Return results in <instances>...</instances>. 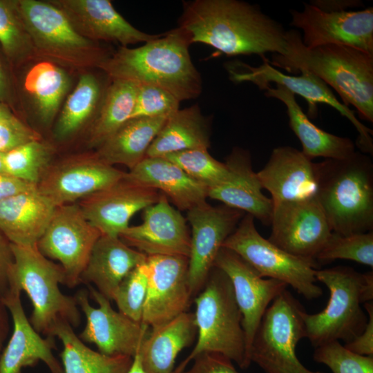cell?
<instances>
[{"instance_id": "cell-1", "label": "cell", "mask_w": 373, "mask_h": 373, "mask_svg": "<svg viewBox=\"0 0 373 373\" xmlns=\"http://www.w3.org/2000/svg\"><path fill=\"white\" fill-rule=\"evenodd\" d=\"M178 28L191 44L202 43L229 56L267 52L283 55L286 31L254 5L238 0H195L184 3Z\"/></svg>"}, {"instance_id": "cell-2", "label": "cell", "mask_w": 373, "mask_h": 373, "mask_svg": "<svg viewBox=\"0 0 373 373\" xmlns=\"http://www.w3.org/2000/svg\"><path fill=\"white\" fill-rule=\"evenodd\" d=\"M286 52L274 54L271 66L291 73L309 72L353 106L361 119L373 122V55L343 45L308 48L298 30L286 31Z\"/></svg>"}, {"instance_id": "cell-3", "label": "cell", "mask_w": 373, "mask_h": 373, "mask_svg": "<svg viewBox=\"0 0 373 373\" xmlns=\"http://www.w3.org/2000/svg\"><path fill=\"white\" fill-rule=\"evenodd\" d=\"M189 37L180 28L130 48L121 46L99 66L113 80L151 85L169 92L180 102L201 93V76L189 52Z\"/></svg>"}, {"instance_id": "cell-4", "label": "cell", "mask_w": 373, "mask_h": 373, "mask_svg": "<svg viewBox=\"0 0 373 373\" xmlns=\"http://www.w3.org/2000/svg\"><path fill=\"white\" fill-rule=\"evenodd\" d=\"M316 197L332 230L340 235L373 230V163L355 151L343 160L317 162Z\"/></svg>"}, {"instance_id": "cell-5", "label": "cell", "mask_w": 373, "mask_h": 373, "mask_svg": "<svg viewBox=\"0 0 373 373\" xmlns=\"http://www.w3.org/2000/svg\"><path fill=\"white\" fill-rule=\"evenodd\" d=\"M194 313L197 342L191 353L175 368L182 373L198 354L216 352L229 358L240 368L251 361L242 326V314L228 276L213 267L199 294L195 297Z\"/></svg>"}, {"instance_id": "cell-6", "label": "cell", "mask_w": 373, "mask_h": 373, "mask_svg": "<svg viewBox=\"0 0 373 373\" xmlns=\"http://www.w3.org/2000/svg\"><path fill=\"white\" fill-rule=\"evenodd\" d=\"M10 245L13 264L10 287L15 284L28 294L33 307L29 321L35 331L52 336L55 324L59 321L73 327H78L81 314L77 299L75 296L64 294L59 287V284L66 283L63 267L44 256L37 245Z\"/></svg>"}, {"instance_id": "cell-7", "label": "cell", "mask_w": 373, "mask_h": 373, "mask_svg": "<svg viewBox=\"0 0 373 373\" xmlns=\"http://www.w3.org/2000/svg\"><path fill=\"white\" fill-rule=\"evenodd\" d=\"M315 277L327 287L329 298L321 312H304L305 338L315 348L334 341L350 342L363 332L367 321L361 307L363 274L352 267L336 266L316 269Z\"/></svg>"}, {"instance_id": "cell-8", "label": "cell", "mask_w": 373, "mask_h": 373, "mask_svg": "<svg viewBox=\"0 0 373 373\" xmlns=\"http://www.w3.org/2000/svg\"><path fill=\"white\" fill-rule=\"evenodd\" d=\"M305 309L286 289L269 305L256 332L249 356L265 373H325L307 368L296 347L305 338Z\"/></svg>"}, {"instance_id": "cell-9", "label": "cell", "mask_w": 373, "mask_h": 373, "mask_svg": "<svg viewBox=\"0 0 373 373\" xmlns=\"http://www.w3.org/2000/svg\"><path fill=\"white\" fill-rule=\"evenodd\" d=\"M35 52L68 66H99L107 58L79 35L64 12L50 2L15 0Z\"/></svg>"}, {"instance_id": "cell-10", "label": "cell", "mask_w": 373, "mask_h": 373, "mask_svg": "<svg viewBox=\"0 0 373 373\" xmlns=\"http://www.w3.org/2000/svg\"><path fill=\"white\" fill-rule=\"evenodd\" d=\"M255 218L246 213L222 247L233 251L266 278L282 281L307 300L319 298L323 289L316 284L318 262L293 256L263 238Z\"/></svg>"}, {"instance_id": "cell-11", "label": "cell", "mask_w": 373, "mask_h": 373, "mask_svg": "<svg viewBox=\"0 0 373 373\" xmlns=\"http://www.w3.org/2000/svg\"><path fill=\"white\" fill-rule=\"evenodd\" d=\"M101 233L84 217L77 203L56 207L44 233L37 243L47 258L60 262L69 288L79 283L81 275Z\"/></svg>"}, {"instance_id": "cell-12", "label": "cell", "mask_w": 373, "mask_h": 373, "mask_svg": "<svg viewBox=\"0 0 373 373\" xmlns=\"http://www.w3.org/2000/svg\"><path fill=\"white\" fill-rule=\"evenodd\" d=\"M79 290L75 297L86 318L79 338L95 344L102 354L133 357L149 332L148 326L134 321L113 309L108 299L91 285Z\"/></svg>"}, {"instance_id": "cell-13", "label": "cell", "mask_w": 373, "mask_h": 373, "mask_svg": "<svg viewBox=\"0 0 373 373\" xmlns=\"http://www.w3.org/2000/svg\"><path fill=\"white\" fill-rule=\"evenodd\" d=\"M290 25L303 31L308 48L343 45L373 55V8L354 11L323 10L305 3L302 11L291 10Z\"/></svg>"}, {"instance_id": "cell-14", "label": "cell", "mask_w": 373, "mask_h": 373, "mask_svg": "<svg viewBox=\"0 0 373 373\" xmlns=\"http://www.w3.org/2000/svg\"><path fill=\"white\" fill-rule=\"evenodd\" d=\"M262 59V64L258 67L240 63V66L244 68L242 72L229 68L231 79L236 82H251L265 90L269 88L271 83L283 86L294 95H298L306 100L308 114L312 117L317 115V104H324L332 106L356 128L358 137L355 145L360 149V152L372 155V130L361 123L349 106L338 101L331 88L323 81L307 71L300 72L299 75L284 74L273 67L265 57Z\"/></svg>"}, {"instance_id": "cell-15", "label": "cell", "mask_w": 373, "mask_h": 373, "mask_svg": "<svg viewBox=\"0 0 373 373\" xmlns=\"http://www.w3.org/2000/svg\"><path fill=\"white\" fill-rule=\"evenodd\" d=\"M270 226L267 239L271 242L293 256L314 261L332 233L316 196L274 204Z\"/></svg>"}, {"instance_id": "cell-16", "label": "cell", "mask_w": 373, "mask_h": 373, "mask_svg": "<svg viewBox=\"0 0 373 373\" xmlns=\"http://www.w3.org/2000/svg\"><path fill=\"white\" fill-rule=\"evenodd\" d=\"M244 212L207 202L187 211L191 227L189 283L193 298L202 290L222 245L235 230Z\"/></svg>"}, {"instance_id": "cell-17", "label": "cell", "mask_w": 373, "mask_h": 373, "mask_svg": "<svg viewBox=\"0 0 373 373\" xmlns=\"http://www.w3.org/2000/svg\"><path fill=\"white\" fill-rule=\"evenodd\" d=\"M147 294L142 323L151 329L187 312L193 298L189 283V258L149 256Z\"/></svg>"}, {"instance_id": "cell-18", "label": "cell", "mask_w": 373, "mask_h": 373, "mask_svg": "<svg viewBox=\"0 0 373 373\" xmlns=\"http://www.w3.org/2000/svg\"><path fill=\"white\" fill-rule=\"evenodd\" d=\"M123 172L95 154L70 159L48 168L37 190L55 207L76 203L118 182Z\"/></svg>"}, {"instance_id": "cell-19", "label": "cell", "mask_w": 373, "mask_h": 373, "mask_svg": "<svg viewBox=\"0 0 373 373\" xmlns=\"http://www.w3.org/2000/svg\"><path fill=\"white\" fill-rule=\"evenodd\" d=\"M214 267L224 271L231 281L242 314V326L249 356L253 338L265 311L287 285L278 280L261 277L240 256L224 247L219 251Z\"/></svg>"}, {"instance_id": "cell-20", "label": "cell", "mask_w": 373, "mask_h": 373, "mask_svg": "<svg viewBox=\"0 0 373 373\" xmlns=\"http://www.w3.org/2000/svg\"><path fill=\"white\" fill-rule=\"evenodd\" d=\"M119 238L146 256H180L189 258L191 234L186 221L168 198L161 194L158 201L144 209L143 222L129 226Z\"/></svg>"}, {"instance_id": "cell-21", "label": "cell", "mask_w": 373, "mask_h": 373, "mask_svg": "<svg viewBox=\"0 0 373 373\" xmlns=\"http://www.w3.org/2000/svg\"><path fill=\"white\" fill-rule=\"evenodd\" d=\"M160 195L155 189L124 178L77 203L102 235L119 237L129 227L133 216L156 203Z\"/></svg>"}, {"instance_id": "cell-22", "label": "cell", "mask_w": 373, "mask_h": 373, "mask_svg": "<svg viewBox=\"0 0 373 373\" xmlns=\"http://www.w3.org/2000/svg\"><path fill=\"white\" fill-rule=\"evenodd\" d=\"M21 290L12 285L1 299L10 313L14 329L0 355V373H21L23 367L42 361L51 373H64L62 365L54 356L55 337L42 338L33 328L23 310Z\"/></svg>"}, {"instance_id": "cell-23", "label": "cell", "mask_w": 373, "mask_h": 373, "mask_svg": "<svg viewBox=\"0 0 373 373\" xmlns=\"http://www.w3.org/2000/svg\"><path fill=\"white\" fill-rule=\"evenodd\" d=\"M257 175L262 189L271 194L274 204L316 196L317 163L292 146L274 148Z\"/></svg>"}, {"instance_id": "cell-24", "label": "cell", "mask_w": 373, "mask_h": 373, "mask_svg": "<svg viewBox=\"0 0 373 373\" xmlns=\"http://www.w3.org/2000/svg\"><path fill=\"white\" fill-rule=\"evenodd\" d=\"M59 8L75 30L84 37L119 43L122 47L147 42L161 35L147 34L129 23L108 0H58Z\"/></svg>"}, {"instance_id": "cell-25", "label": "cell", "mask_w": 373, "mask_h": 373, "mask_svg": "<svg viewBox=\"0 0 373 373\" xmlns=\"http://www.w3.org/2000/svg\"><path fill=\"white\" fill-rule=\"evenodd\" d=\"M224 163L228 174L221 182L208 189V198L246 212L264 225L270 226L274 203L262 191L257 173L252 169L249 152L235 147Z\"/></svg>"}, {"instance_id": "cell-26", "label": "cell", "mask_w": 373, "mask_h": 373, "mask_svg": "<svg viewBox=\"0 0 373 373\" xmlns=\"http://www.w3.org/2000/svg\"><path fill=\"white\" fill-rule=\"evenodd\" d=\"M147 256L125 244L119 237L101 235L95 244L79 283L93 284L109 300L122 280Z\"/></svg>"}, {"instance_id": "cell-27", "label": "cell", "mask_w": 373, "mask_h": 373, "mask_svg": "<svg viewBox=\"0 0 373 373\" xmlns=\"http://www.w3.org/2000/svg\"><path fill=\"white\" fill-rule=\"evenodd\" d=\"M124 178L161 191L178 210L189 211L206 201L208 189L164 157H146Z\"/></svg>"}, {"instance_id": "cell-28", "label": "cell", "mask_w": 373, "mask_h": 373, "mask_svg": "<svg viewBox=\"0 0 373 373\" xmlns=\"http://www.w3.org/2000/svg\"><path fill=\"white\" fill-rule=\"evenodd\" d=\"M55 207L37 188L2 200L0 202V231L10 243L37 245Z\"/></svg>"}, {"instance_id": "cell-29", "label": "cell", "mask_w": 373, "mask_h": 373, "mask_svg": "<svg viewBox=\"0 0 373 373\" xmlns=\"http://www.w3.org/2000/svg\"><path fill=\"white\" fill-rule=\"evenodd\" d=\"M265 95L285 105L289 126L301 143L302 153L309 159L321 157L325 160H343L356 151V145L351 139L329 133L314 124L296 102L295 95L285 87H269L265 90Z\"/></svg>"}, {"instance_id": "cell-30", "label": "cell", "mask_w": 373, "mask_h": 373, "mask_svg": "<svg viewBox=\"0 0 373 373\" xmlns=\"http://www.w3.org/2000/svg\"><path fill=\"white\" fill-rule=\"evenodd\" d=\"M197 336L194 313L184 312L171 321L151 329L139 353L146 373H173L178 354Z\"/></svg>"}, {"instance_id": "cell-31", "label": "cell", "mask_w": 373, "mask_h": 373, "mask_svg": "<svg viewBox=\"0 0 373 373\" xmlns=\"http://www.w3.org/2000/svg\"><path fill=\"white\" fill-rule=\"evenodd\" d=\"M168 117L130 119L97 147L95 155L110 165L119 164L133 169L146 157Z\"/></svg>"}, {"instance_id": "cell-32", "label": "cell", "mask_w": 373, "mask_h": 373, "mask_svg": "<svg viewBox=\"0 0 373 373\" xmlns=\"http://www.w3.org/2000/svg\"><path fill=\"white\" fill-rule=\"evenodd\" d=\"M209 124L195 104L179 108L167 118L146 157H164L189 149H209Z\"/></svg>"}, {"instance_id": "cell-33", "label": "cell", "mask_w": 373, "mask_h": 373, "mask_svg": "<svg viewBox=\"0 0 373 373\" xmlns=\"http://www.w3.org/2000/svg\"><path fill=\"white\" fill-rule=\"evenodd\" d=\"M52 336L63 345L60 356L64 373H127L132 364L133 357L108 356L91 350L64 321L55 324Z\"/></svg>"}, {"instance_id": "cell-34", "label": "cell", "mask_w": 373, "mask_h": 373, "mask_svg": "<svg viewBox=\"0 0 373 373\" xmlns=\"http://www.w3.org/2000/svg\"><path fill=\"white\" fill-rule=\"evenodd\" d=\"M138 89L133 82L114 79L104 95L90 131L88 144L98 147L131 119Z\"/></svg>"}, {"instance_id": "cell-35", "label": "cell", "mask_w": 373, "mask_h": 373, "mask_svg": "<svg viewBox=\"0 0 373 373\" xmlns=\"http://www.w3.org/2000/svg\"><path fill=\"white\" fill-rule=\"evenodd\" d=\"M69 86L66 72L49 61L39 62L29 70L24 88L32 96L43 123L52 122Z\"/></svg>"}, {"instance_id": "cell-36", "label": "cell", "mask_w": 373, "mask_h": 373, "mask_svg": "<svg viewBox=\"0 0 373 373\" xmlns=\"http://www.w3.org/2000/svg\"><path fill=\"white\" fill-rule=\"evenodd\" d=\"M101 97L98 80L84 74L68 97L55 129V136L65 139L76 133L95 112Z\"/></svg>"}, {"instance_id": "cell-37", "label": "cell", "mask_w": 373, "mask_h": 373, "mask_svg": "<svg viewBox=\"0 0 373 373\" xmlns=\"http://www.w3.org/2000/svg\"><path fill=\"white\" fill-rule=\"evenodd\" d=\"M52 155V148L39 140L30 141L3 153L6 173L37 185Z\"/></svg>"}, {"instance_id": "cell-38", "label": "cell", "mask_w": 373, "mask_h": 373, "mask_svg": "<svg viewBox=\"0 0 373 373\" xmlns=\"http://www.w3.org/2000/svg\"><path fill=\"white\" fill-rule=\"evenodd\" d=\"M0 45L12 65L21 64L35 52L15 0H0Z\"/></svg>"}, {"instance_id": "cell-39", "label": "cell", "mask_w": 373, "mask_h": 373, "mask_svg": "<svg viewBox=\"0 0 373 373\" xmlns=\"http://www.w3.org/2000/svg\"><path fill=\"white\" fill-rule=\"evenodd\" d=\"M164 157L208 189L221 182L228 174L225 163L212 157L208 149L185 150L169 154Z\"/></svg>"}, {"instance_id": "cell-40", "label": "cell", "mask_w": 373, "mask_h": 373, "mask_svg": "<svg viewBox=\"0 0 373 373\" xmlns=\"http://www.w3.org/2000/svg\"><path fill=\"white\" fill-rule=\"evenodd\" d=\"M350 260L373 267V231L350 235L332 233L316 261Z\"/></svg>"}, {"instance_id": "cell-41", "label": "cell", "mask_w": 373, "mask_h": 373, "mask_svg": "<svg viewBox=\"0 0 373 373\" xmlns=\"http://www.w3.org/2000/svg\"><path fill=\"white\" fill-rule=\"evenodd\" d=\"M147 287L148 271L145 261L131 270L119 285L113 299L118 311L142 323Z\"/></svg>"}, {"instance_id": "cell-42", "label": "cell", "mask_w": 373, "mask_h": 373, "mask_svg": "<svg viewBox=\"0 0 373 373\" xmlns=\"http://www.w3.org/2000/svg\"><path fill=\"white\" fill-rule=\"evenodd\" d=\"M313 358L327 366L332 373H373V356L353 353L339 341L316 347Z\"/></svg>"}, {"instance_id": "cell-43", "label": "cell", "mask_w": 373, "mask_h": 373, "mask_svg": "<svg viewBox=\"0 0 373 373\" xmlns=\"http://www.w3.org/2000/svg\"><path fill=\"white\" fill-rule=\"evenodd\" d=\"M180 102L174 95L163 88L151 85H138L131 119L169 117L180 108Z\"/></svg>"}, {"instance_id": "cell-44", "label": "cell", "mask_w": 373, "mask_h": 373, "mask_svg": "<svg viewBox=\"0 0 373 373\" xmlns=\"http://www.w3.org/2000/svg\"><path fill=\"white\" fill-rule=\"evenodd\" d=\"M37 140H40L39 135L17 117L0 121V153Z\"/></svg>"}, {"instance_id": "cell-45", "label": "cell", "mask_w": 373, "mask_h": 373, "mask_svg": "<svg viewBox=\"0 0 373 373\" xmlns=\"http://www.w3.org/2000/svg\"><path fill=\"white\" fill-rule=\"evenodd\" d=\"M192 366L182 373H240L223 354L205 352L195 356Z\"/></svg>"}, {"instance_id": "cell-46", "label": "cell", "mask_w": 373, "mask_h": 373, "mask_svg": "<svg viewBox=\"0 0 373 373\" xmlns=\"http://www.w3.org/2000/svg\"><path fill=\"white\" fill-rule=\"evenodd\" d=\"M367 321L363 332L344 347L350 352L361 356H373V304L364 303Z\"/></svg>"}, {"instance_id": "cell-47", "label": "cell", "mask_w": 373, "mask_h": 373, "mask_svg": "<svg viewBox=\"0 0 373 373\" xmlns=\"http://www.w3.org/2000/svg\"><path fill=\"white\" fill-rule=\"evenodd\" d=\"M13 264L10 242L0 231V298L10 291V278Z\"/></svg>"}, {"instance_id": "cell-48", "label": "cell", "mask_w": 373, "mask_h": 373, "mask_svg": "<svg viewBox=\"0 0 373 373\" xmlns=\"http://www.w3.org/2000/svg\"><path fill=\"white\" fill-rule=\"evenodd\" d=\"M37 188V185L23 181L6 173H0V202L19 193Z\"/></svg>"}, {"instance_id": "cell-49", "label": "cell", "mask_w": 373, "mask_h": 373, "mask_svg": "<svg viewBox=\"0 0 373 373\" xmlns=\"http://www.w3.org/2000/svg\"><path fill=\"white\" fill-rule=\"evenodd\" d=\"M0 102L10 108L14 96L10 77L0 59Z\"/></svg>"}, {"instance_id": "cell-50", "label": "cell", "mask_w": 373, "mask_h": 373, "mask_svg": "<svg viewBox=\"0 0 373 373\" xmlns=\"http://www.w3.org/2000/svg\"><path fill=\"white\" fill-rule=\"evenodd\" d=\"M6 307L0 298V355L3 350V345L9 331V323Z\"/></svg>"}, {"instance_id": "cell-51", "label": "cell", "mask_w": 373, "mask_h": 373, "mask_svg": "<svg viewBox=\"0 0 373 373\" xmlns=\"http://www.w3.org/2000/svg\"><path fill=\"white\" fill-rule=\"evenodd\" d=\"M363 301L371 302L373 298V273L372 271L363 274Z\"/></svg>"}, {"instance_id": "cell-52", "label": "cell", "mask_w": 373, "mask_h": 373, "mask_svg": "<svg viewBox=\"0 0 373 373\" xmlns=\"http://www.w3.org/2000/svg\"><path fill=\"white\" fill-rule=\"evenodd\" d=\"M127 373H146L143 367L139 350L133 357L132 364Z\"/></svg>"}, {"instance_id": "cell-53", "label": "cell", "mask_w": 373, "mask_h": 373, "mask_svg": "<svg viewBox=\"0 0 373 373\" xmlns=\"http://www.w3.org/2000/svg\"><path fill=\"white\" fill-rule=\"evenodd\" d=\"M15 117L9 107L0 102V121L10 119Z\"/></svg>"}, {"instance_id": "cell-54", "label": "cell", "mask_w": 373, "mask_h": 373, "mask_svg": "<svg viewBox=\"0 0 373 373\" xmlns=\"http://www.w3.org/2000/svg\"><path fill=\"white\" fill-rule=\"evenodd\" d=\"M3 153H0V173H5L3 162Z\"/></svg>"}]
</instances>
